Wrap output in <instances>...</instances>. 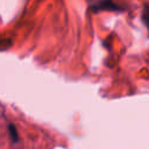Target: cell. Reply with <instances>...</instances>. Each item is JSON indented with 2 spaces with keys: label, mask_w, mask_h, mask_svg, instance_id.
<instances>
[{
  "label": "cell",
  "mask_w": 149,
  "mask_h": 149,
  "mask_svg": "<svg viewBox=\"0 0 149 149\" xmlns=\"http://www.w3.org/2000/svg\"><path fill=\"white\" fill-rule=\"evenodd\" d=\"M143 19L146 20V22H147V24H148V27H149V9H147V10L144 12V15H143Z\"/></svg>",
  "instance_id": "6da1fadb"
}]
</instances>
